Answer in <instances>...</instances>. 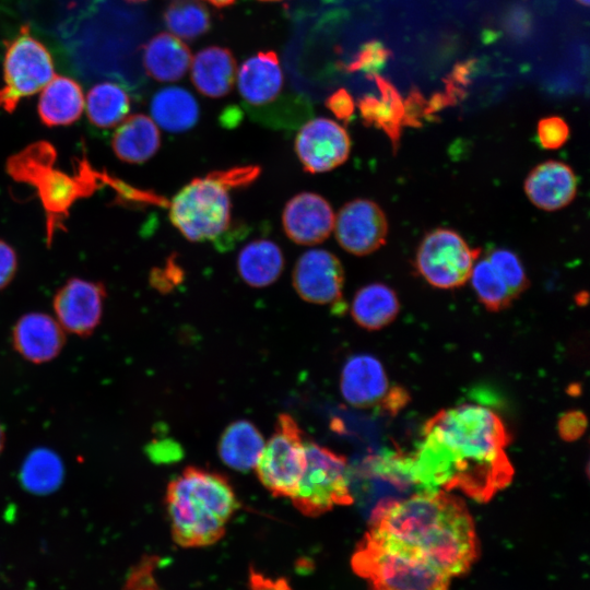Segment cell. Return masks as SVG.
I'll list each match as a JSON object with an SVG mask.
<instances>
[{
  "label": "cell",
  "instance_id": "cell-17",
  "mask_svg": "<svg viewBox=\"0 0 590 590\" xmlns=\"http://www.w3.org/2000/svg\"><path fill=\"white\" fill-rule=\"evenodd\" d=\"M66 342L64 330L54 317L45 312L21 316L12 330L14 350L34 364L57 357Z\"/></svg>",
  "mask_w": 590,
  "mask_h": 590
},
{
  "label": "cell",
  "instance_id": "cell-34",
  "mask_svg": "<svg viewBox=\"0 0 590 590\" xmlns=\"http://www.w3.org/2000/svg\"><path fill=\"white\" fill-rule=\"evenodd\" d=\"M390 51L377 40L365 43L354 59L347 64L346 70L364 71L368 76H374L384 68L388 61Z\"/></svg>",
  "mask_w": 590,
  "mask_h": 590
},
{
  "label": "cell",
  "instance_id": "cell-41",
  "mask_svg": "<svg viewBox=\"0 0 590 590\" xmlns=\"http://www.w3.org/2000/svg\"><path fill=\"white\" fill-rule=\"evenodd\" d=\"M206 1H209L215 7L221 8V7H226V5L232 4L235 0H206Z\"/></svg>",
  "mask_w": 590,
  "mask_h": 590
},
{
  "label": "cell",
  "instance_id": "cell-26",
  "mask_svg": "<svg viewBox=\"0 0 590 590\" xmlns=\"http://www.w3.org/2000/svg\"><path fill=\"white\" fill-rule=\"evenodd\" d=\"M400 309L396 292L384 283H369L354 295L351 315L364 329L379 330L391 323Z\"/></svg>",
  "mask_w": 590,
  "mask_h": 590
},
{
  "label": "cell",
  "instance_id": "cell-32",
  "mask_svg": "<svg viewBox=\"0 0 590 590\" xmlns=\"http://www.w3.org/2000/svg\"><path fill=\"white\" fill-rule=\"evenodd\" d=\"M469 280L479 300L491 311H499L515 298L487 259L473 264Z\"/></svg>",
  "mask_w": 590,
  "mask_h": 590
},
{
  "label": "cell",
  "instance_id": "cell-3",
  "mask_svg": "<svg viewBox=\"0 0 590 590\" xmlns=\"http://www.w3.org/2000/svg\"><path fill=\"white\" fill-rule=\"evenodd\" d=\"M170 532L182 547H204L220 541L239 503L228 480L212 471L188 467L166 489Z\"/></svg>",
  "mask_w": 590,
  "mask_h": 590
},
{
  "label": "cell",
  "instance_id": "cell-8",
  "mask_svg": "<svg viewBox=\"0 0 590 590\" xmlns=\"http://www.w3.org/2000/svg\"><path fill=\"white\" fill-rule=\"evenodd\" d=\"M55 76L52 57L27 25L5 42L0 108L11 114L20 102L43 90Z\"/></svg>",
  "mask_w": 590,
  "mask_h": 590
},
{
  "label": "cell",
  "instance_id": "cell-12",
  "mask_svg": "<svg viewBox=\"0 0 590 590\" xmlns=\"http://www.w3.org/2000/svg\"><path fill=\"white\" fill-rule=\"evenodd\" d=\"M335 239L349 253L366 256L386 243L388 222L373 200L358 198L342 205L334 220Z\"/></svg>",
  "mask_w": 590,
  "mask_h": 590
},
{
  "label": "cell",
  "instance_id": "cell-28",
  "mask_svg": "<svg viewBox=\"0 0 590 590\" xmlns=\"http://www.w3.org/2000/svg\"><path fill=\"white\" fill-rule=\"evenodd\" d=\"M84 106L93 126L109 129L126 119L131 108V99L120 84L104 81L88 91Z\"/></svg>",
  "mask_w": 590,
  "mask_h": 590
},
{
  "label": "cell",
  "instance_id": "cell-19",
  "mask_svg": "<svg viewBox=\"0 0 590 590\" xmlns=\"http://www.w3.org/2000/svg\"><path fill=\"white\" fill-rule=\"evenodd\" d=\"M524 192L532 204L544 211L567 206L577 193V178L564 162L546 161L528 174Z\"/></svg>",
  "mask_w": 590,
  "mask_h": 590
},
{
  "label": "cell",
  "instance_id": "cell-37",
  "mask_svg": "<svg viewBox=\"0 0 590 590\" xmlns=\"http://www.w3.org/2000/svg\"><path fill=\"white\" fill-rule=\"evenodd\" d=\"M17 255L14 248L0 239V291L7 287L17 271Z\"/></svg>",
  "mask_w": 590,
  "mask_h": 590
},
{
  "label": "cell",
  "instance_id": "cell-7",
  "mask_svg": "<svg viewBox=\"0 0 590 590\" xmlns=\"http://www.w3.org/2000/svg\"><path fill=\"white\" fill-rule=\"evenodd\" d=\"M306 467L293 506L304 516L317 517L335 506L353 503L345 457L314 441L305 442Z\"/></svg>",
  "mask_w": 590,
  "mask_h": 590
},
{
  "label": "cell",
  "instance_id": "cell-4",
  "mask_svg": "<svg viewBox=\"0 0 590 590\" xmlns=\"http://www.w3.org/2000/svg\"><path fill=\"white\" fill-rule=\"evenodd\" d=\"M57 151L48 141H35L7 160L5 170L16 182L34 188L46 217L47 244L55 233L64 229L73 204L90 197L104 185L115 188L118 179L97 172L85 157L76 160L72 174L56 167Z\"/></svg>",
  "mask_w": 590,
  "mask_h": 590
},
{
  "label": "cell",
  "instance_id": "cell-43",
  "mask_svg": "<svg viewBox=\"0 0 590 590\" xmlns=\"http://www.w3.org/2000/svg\"><path fill=\"white\" fill-rule=\"evenodd\" d=\"M578 2H580L581 4L588 7L589 4V0H577Z\"/></svg>",
  "mask_w": 590,
  "mask_h": 590
},
{
  "label": "cell",
  "instance_id": "cell-16",
  "mask_svg": "<svg viewBox=\"0 0 590 590\" xmlns=\"http://www.w3.org/2000/svg\"><path fill=\"white\" fill-rule=\"evenodd\" d=\"M334 220L329 201L310 191L293 196L282 212L283 231L297 245L312 246L324 241L333 231Z\"/></svg>",
  "mask_w": 590,
  "mask_h": 590
},
{
  "label": "cell",
  "instance_id": "cell-2",
  "mask_svg": "<svg viewBox=\"0 0 590 590\" xmlns=\"http://www.w3.org/2000/svg\"><path fill=\"white\" fill-rule=\"evenodd\" d=\"M370 529L417 551L450 578L467 574L479 558L474 521L446 491H422L377 508Z\"/></svg>",
  "mask_w": 590,
  "mask_h": 590
},
{
  "label": "cell",
  "instance_id": "cell-21",
  "mask_svg": "<svg viewBox=\"0 0 590 590\" xmlns=\"http://www.w3.org/2000/svg\"><path fill=\"white\" fill-rule=\"evenodd\" d=\"M111 149L120 161L142 164L161 148V133L152 118L135 114L120 122L113 134Z\"/></svg>",
  "mask_w": 590,
  "mask_h": 590
},
{
  "label": "cell",
  "instance_id": "cell-10",
  "mask_svg": "<svg viewBox=\"0 0 590 590\" xmlns=\"http://www.w3.org/2000/svg\"><path fill=\"white\" fill-rule=\"evenodd\" d=\"M476 251L449 228L427 233L416 250L415 267L422 278L437 288H455L470 278Z\"/></svg>",
  "mask_w": 590,
  "mask_h": 590
},
{
  "label": "cell",
  "instance_id": "cell-24",
  "mask_svg": "<svg viewBox=\"0 0 590 590\" xmlns=\"http://www.w3.org/2000/svg\"><path fill=\"white\" fill-rule=\"evenodd\" d=\"M143 63L150 76L161 82L181 79L191 64L188 46L170 33L152 37L143 49Z\"/></svg>",
  "mask_w": 590,
  "mask_h": 590
},
{
  "label": "cell",
  "instance_id": "cell-42",
  "mask_svg": "<svg viewBox=\"0 0 590 590\" xmlns=\"http://www.w3.org/2000/svg\"><path fill=\"white\" fill-rule=\"evenodd\" d=\"M4 441H5V435H4L3 427H2L1 424H0V453H1L2 450H3Z\"/></svg>",
  "mask_w": 590,
  "mask_h": 590
},
{
  "label": "cell",
  "instance_id": "cell-11",
  "mask_svg": "<svg viewBox=\"0 0 590 590\" xmlns=\"http://www.w3.org/2000/svg\"><path fill=\"white\" fill-rule=\"evenodd\" d=\"M294 150L305 172L327 173L349 158L351 138L345 128L332 119L314 118L297 132Z\"/></svg>",
  "mask_w": 590,
  "mask_h": 590
},
{
  "label": "cell",
  "instance_id": "cell-44",
  "mask_svg": "<svg viewBox=\"0 0 590 590\" xmlns=\"http://www.w3.org/2000/svg\"><path fill=\"white\" fill-rule=\"evenodd\" d=\"M129 1L139 2V1H145V0H129Z\"/></svg>",
  "mask_w": 590,
  "mask_h": 590
},
{
  "label": "cell",
  "instance_id": "cell-5",
  "mask_svg": "<svg viewBox=\"0 0 590 590\" xmlns=\"http://www.w3.org/2000/svg\"><path fill=\"white\" fill-rule=\"evenodd\" d=\"M351 566L370 590H449L452 579L417 551L370 528Z\"/></svg>",
  "mask_w": 590,
  "mask_h": 590
},
{
  "label": "cell",
  "instance_id": "cell-39",
  "mask_svg": "<svg viewBox=\"0 0 590 590\" xmlns=\"http://www.w3.org/2000/svg\"><path fill=\"white\" fill-rule=\"evenodd\" d=\"M326 105L330 111H332L337 118L343 121H349L355 110V104L351 94L340 88L332 93L326 101Z\"/></svg>",
  "mask_w": 590,
  "mask_h": 590
},
{
  "label": "cell",
  "instance_id": "cell-45",
  "mask_svg": "<svg viewBox=\"0 0 590 590\" xmlns=\"http://www.w3.org/2000/svg\"><path fill=\"white\" fill-rule=\"evenodd\" d=\"M262 1H279V0H262Z\"/></svg>",
  "mask_w": 590,
  "mask_h": 590
},
{
  "label": "cell",
  "instance_id": "cell-9",
  "mask_svg": "<svg viewBox=\"0 0 590 590\" xmlns=\"http://www.w3.org/2000/svg\"><path fill=\"white\" fill-rule=\"evenodd\" d=\"M305 467L303 432L293 416L282 413L255 467L259 481L274 497L292 498Z\"/></svg>",
  "mask_w": 590,
  "mask_h": 590
},
{
  "label": "cell",
  "instance_id": "cell-18",
  "mask_svg": "<svg viewBox=\"0 0 590 590\" xmlns=\"http://www.w3.org/2000/svg\"><path fill=\"white\" fill-rule=\"evenodd\" d=\"M284 76L274 51H259L248 58L237 73V87L245 103L257 113L278 99Z\"/></svg>",
  "mask_w": 590,
  "mask_h": 590
},
{
  "label": "cell",
  "instance_id": "cell-20",
  "mask_svg": "<svg viewBox=\"0 0 590 590\" xmlns=\"http://www.w3.org/2000/svg\"><path fill=\"white\" fill-rule=\"evenodd\" d=\"M84 105L81 85L69 76L55 75L43 88L37 113L47 127L69 126L81 117Z\"/></svg>",
  "mask_w": 590,
  "mask_h": 590
},
{
  "label": "cell",
  "instance_id": "cell-40",
  "mask_svg": "<svg viewBox=\"0 0 590 590\" xmlns=\"http://www.w3.org/2000/svg\"><path fill=\"white\" fill-rule=\"evenodd\" d=\"M585 417L579 412L566 414L559 423V430L563 437L573 439L578 437L585 428Z\"/></svg>",
  "mask_w": 590,
  "mask_h": 590
},
{
  "label": "cell",
  "instance_id": "cell-29",
  "mask_svg": "<svg viewBox=\"0 0 590 590\" xmlns=\"http://www.w3.org/2000/svg\"><path fill=\"white\" fill-rule=\"evenodd\" d=\"M377 83L381 98L365 96L359 99L358 108L365 122L381 128L392 139L397 140L400 125L405 117L404 105L394 86L379 76H373Z\"/></svg>",
  "mask_w": 590,
  "mask_h": 590
},
{
  "label": "cell",
  "instance_id": "cell-33",
  "mask_svg": "<svg viewBox=\"0 0 590 590\" xmlns=\"http://www.w3.org/2000/svg\"><path fill=\"white\" fill-rule=\"evenodd\" d=\"M487 260L504 280L515 298L527 290L529 280L515 252L505 248L495 249L488 255Z\"/></svg>",
  "mask_w": 590,
  "mask_h": 590
},
{
  "label": "cell",
  "instance_id": "cell-30",
  "mask_svg": "<svg viewBox=\"0 0 590 590\" xmlns=\"http://www.w3.org/2000/svg\"><path fill=\"white\" fill-rule=\"evenodd\" d=\"M63 475L64 468L61 459L47 448L33 450L24 460L20 473L23 487L38 495L56 491Z\"/></svg>",
  "mask_w": 590,
  "mask_h": 590
},
{
  "label": "cell",
  "instance_id": "cell-36",
  "mask_svg": "<svg viewBox=\"0 0 590 590\" xmlns=\"http://www.w3.org/2000/svg\"><path fill=\"white\" fill-rule=\"evenodd\" d=\"M211 175H213L228 189L239 188L253 182L260 175V167L256 165L239 166L226 170H215L212 172Z\"/></svg>",
  "mask_w": 590,
  "mask_h": 590
},
{
  "label": "cell",
  "instance_id": "cell-22",
  "mask_svg": "<svg viewBox=\"0 0 590 590\" xmlns=\"http://www.w3.org/2000/svg\"><path fill=\"white\" fill-rule=\"evenodd\" d=\"M240 279L249 286L262 288L273 284L284 269L281 247L268 238L250 240L241 247L236 258Z\"/></svg>",
  "mask_w": 590,
  "mask_h": 590
},
{
  "label": "cell",
  "instance_id": "cell-6",
  "mask_svg": "<svg viewBox=\"0 0 590 590\" xmlns=\"http://www.w3.org/2000/svg\"><path fill=\"white\" fill-rule=\"evenodd\" d=\"M169 220L190 241L221 238L232 223L228 188L211 173L192 179L169 202Z\"/></svg>",
  "mask_w": 590,
  "mask_h": 590
},
{
  "label": "cell",
  "instance_id": "cell-13",
  "mask_svg": "<svg viewBox=\"0 0 590 590\" xmlns=\"http://www.w3.org/2000/svg\"><path fill=\"white\" fill-rule=\"evenodd\" d=\"M292 283L298 296L308 303L338 305L342 298L344 269L331 251L312 248L296 260Z\"/></svg>",
  "mask_w": 590,
  "mask_h": 590
},
{
  "label": "cell",
  "instance_id": "cell-38",
  "mask_svg": "<svg viewBox=\"0 0 590 590\" xmlns=\"http://www.w3.org/2000/svg\"><path fill=\"white\" fill-rule=\"evenodd\" d=\"M180 273L179 266L170 260L163 269L153 271L150 281L154 288L161 293H166L179 284L181 281Z\"/></svg>",
  "mask_w": 590,
  "mask_h": 590
},
{
  "label": "cell",
  "instance_id": "cell-35",
  "mask_svg": "<svg viewBox=\"0 0 590 590\" xmlns=\"http://www.w3.org/2000/svg\"><path fill=\"white\" fill-rule=\"evenodd\" d=\"M538 140L542 148L556 150L563 146L569 137L566 121L557 116L545 117L538 122Z\"/></svg>",
  "mask_w": 590,
  "mask_h": 590
},
{
  "label": "cell",
  "instance_id": "cell-27",
  "mask_svg": "<svg viewBox=\"0 0 590 590\" xmlns=\"http://www.w3.org/2000/svg\"><path fill=\"white\" fill-rule=\"evenodd\" d=\"M264 447V440L257 427L246 420L229 424L219 442L222 461L237 471L253 469Z\"/></svg>",
  "mask_w": 590,
  "mask_h": 590
},
{
  "label": "cell",
  "instance_id": "cell-23",
  "mask_svg": "<svg viewBox=\"0 0 590 590\" xmlns=\"http://www.w3.org/2000/svg\"><path fill=\"white\" fill-rule=\"evenodd\" d=\"M235 74L233 54L223 47H206L191 60V81L208 97L225 96L234 84Z\"/></svg>",
  "mask_w": 590,
  "mask_h": 590
},
{
  "label": "cell",
  "instance_id": "cell-25",
  "mask_svg": "<svg viewBox=\"0 0 590 590\" xmlns=\"http://www.w3.org/2000/svg\"><path fill=\"white\" fill-rule=\"evenodd\" d=\"M150 110L157 127L173 133L190 130L200 116L194 96L179 86H167L157 91L152 97Z\"/></svg>",
  "mask_w": 590,
  "mask_h": 590
},
{
  "label": "cell",
  "instance_id": "cell-31",
  "mask_svg": "<svg viewBox=\"0 0 590 590\" xmlns=\"http://www.w3.org/2000/svg\"><path fill=\"white\" fill-rule=\"evenodd\" d=\"M170 34L181 39H194L210 28V14L200 0H172L164 12Z\"/></svg>",
  "mask_w": 590,
  "mask_h": 590
},
{
  "label": "cell",
  "instance_id": "cell-1",
  "mask_svg": "<svg viewBox=\"0 0 590 590\" xmlns=\"http://www.w3.org/2000/svg\"><path fill=\"white\" fill-rule=\"evenodd\" d=\"M500 417L480 403L442 410L424 426V440L408 458L410 481L423 491L458 488L477 502L509 484L512 465Z\"/></svg>",
  "mask_w": 590,
  "mask_h": 590
},
{
  "label": "cell",
  "instance_id": "cell-15",
  "mask_svg": "<svg viewBox=\"0 0 590 590\" xmlns=\"http://www.w3.org/2000/svg\"><path fill=\"white\" fill-rule=\"evenodd\" d=\"M340 389L346 402L358 408L384 403L388 409L399 408L404 392L390 389L382 364L368 354L350 357L341 373Z\"/></svg>",
  "mask_w": 590,
  "mask_h": 590
},
{
  "label": "cell",
  "instance_id": "cell-14",
  "mask_svg": "<svg viewBox=\"0 0 590 590\" xmlns=\"http://www.w3.org/2000/svg\"><path fill=\"white\" fill-rule=\"evenodd\" d=\"M106 296L102 282L71 278L55 294L56 319L64 331L87 337L101 322Z\"/></svg>",
  "mask_w": 590,
  "mask_h": 590
}]
</instances>
